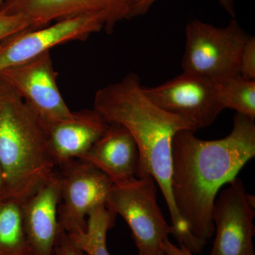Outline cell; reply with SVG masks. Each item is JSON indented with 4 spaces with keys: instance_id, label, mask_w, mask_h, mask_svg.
I'll list each match as a JSON object with an SVG mask.
<instances>
[{
    "instance_id": "6da1fadb",
    "label": "cell",
    "mask_w": 255,
    "mask_h": 255,
    "mask_svg": "<svg viewBox=\"0 0 255 255\" xmlns=\"http://www.w3.org/2000/svg\"><path fill=\"white\" fill-rule=\"evenodd\" d=\"M194 133L183 130L174 135L171 190L189 232L206 242L214 233L212 212L220 189L255 157V120L236 113L232 130L219 140H202Z\"/></svg>"
},
{
    "instance_id": "7a4b0ae2",
    "label": "cell",
    "mask_w": 255,
    "mask_h": 255,
    "mask_svg": "<svg viewBox=\"0 0 255 255\" xmlns=\"http://www.w3.org/2000/svg\"><path fill=\"white\" fill-rule=\"evenodd\" d=\"M140 79L128 74L120 81L96 92L94 109L109 124L124 126L131 133L140 155L137 177L150 174L163 194L172 221V234L191 251L199 246L178 214L171 190L172 143L174 135L183 130L196 132L187 119L162 110L145 95Z\"/></svg>"
},
{
    "instance_id": "3957f363",
    "label": "cell",
    "mask_w": 255,
    "mask_h": 255,
    "mask_svg": "<svg viewBox=\"0 0 255 255\" xmlns=\"http://www.w3.org/2000/svg\"><path fill=\"white\" fill-rule=\"evenodd\" d=\"M57 166L48 130L0 77V171L3 196L23 203L53 177Z\"/></svg>"
},
{
    "instance_id": "277c9868",
    "label": "cell",
    "mask_w": 255,
    "mask_h": 255,
    "mask_svg": "<svg viewBox=\"0 0 255 255\" xmlns=\"http://www.w3.org/2000/svg\"><path fill=\"white\" fill-rule=\"evenodd\" d=\"M183 72L211 80L239 75V60L248 34L236 19L217 27L197 18L186 26Z\"/></svg>"
},
{
    "instance_id": "5b68a950",
    "label": "cell",
    "mask_w": 255,
    "mask_h": 255,
    "mask_svg": "<svg viewBox=\"0 0 255 255\" xmlns=\"http://www.w3.org/2000/svg\"><path fill=\"white\" fill-rule=\"evenodd\" d=\"M150 174L114 184L105 205L128 225L139 253L161 251L172 234L157 201V187Z\"/></svg>"
},
{
    "instance_id": "8992f818",
    "label": "cell",
    "mask_w": 255,
    "mask_h": 255,
    "mask_svg": "<svg viewBox=\"0 0 255 255\" xmlns=\"http://www.w3.org/2000/svg\"><path fill=\"white\" fill-rule=\"evenodd\" d=\"M136 0H4L0 12L22 16L30 29L44 27L51 22L95 16L109 34L119 23L132 18Z\"/></svg>"
},
{
    "instance_id": "52a82bcc",
    "label": "cell",
    "mask_w": 255,
    "mask_h": 255,
    "mask_svg": "<svg viewBox=\"0 0 255 255\" xmlns=\"http://www.w3.org/2000/svg\"><path fill=\"white\" fill-rule=\"evenodd\" d=\"M58 168L60 227L67 234H76L86 229L89 213L96 206L105 204L114 183L100 169L82 159H73Z\"/></svg>"
},
{
    "instance_id": "ba28073f",
    "label": "cell",
    "mask_w": 255,
    "mask_h": 255,
    "mask_svg": "<svg viewBox=\"0 0 255 255\" xmlns=\"http://www.w3.org/2000/svg\"><path fill=\"white\" fill-rule=\"evenodd\" d=\"M0 77L17 92L46 128L73 115L58 88V73L50 51L4 69Z\"/></svg>"
},
{
    "instance_id": "9c48e42d",
    "label": "cell",
    "mask_w": 255,
    "mask_h": 255,
    "mask_svg": "<svg viewBox=\"0 0 255 255\" xmlns=\"http://www.w3.org/2000/svg\"><path fill=\"white\" fill-rule=\"evenodd\" d=\"M255 196L235 178L215 201L212 219L216 236L209 255H255Z\"/></svg>"
},
{
    "instance_id": "30bf717a",
    "label": "cell",
    "mask_w": 255,
    "mask_h": 255,
    "mask_svg": "<svg viewBox=\"0 0 255 255\" xmlns=\"http://www.w3.org/2000/svg\"><path fill=\"white\" fill-rule=\"evenodd\" d=\"M143 90L156 105L187 119L197 130L212 125L223 111L215 95L212 80L187 72L158 86L144 87Z\"/></svg>"
},
{
    "instance_id": "8fae6325",
    "label": "cell",
    "mask_w": 255,
    "mask_h": 255,
    "mask_svg": "<svg viewBox=\"0 0 255 255\" xmlns=\"http://www.w3.org/2000/svg\"><path fill=\"white\" fill-rule=\"evenodd\" d=\"M104 30L95 16H79L55 21L35 29L23 30L0 41V72L36 58L68 42L86 41Z\"/></svg>"
},
{
    "instance_id": "7c38bea8",
    "label": "cell",
    "mask_w": 255,
    "mask_h": 255,
    "mask_svg": "<svg viewBox=\"0 0 255 255\" xmlns=\"http://www.w3.org/2000/svg\"><path fill=\"white\" fill-rule=\"evenodd\" d=\"M60 201V175L57 169L43 187L21 203L23 228L32 255H53L63 231L58 221Z\"/></svg>"
},
{
    "instance_id": "4fadbf2b",
    "label": "cell",
    "mask_w": 255,
    "mask_h": 255,
    "mask_svg": "<svg viewBox=\"0 0 255 255\" xmlns=\"http://www.w3.org/2000/svg\"><path fill=\"white\" fill-rule=\"evenodd\" d=\"M109 125L93 109L73 112L70 118L47 128L57 169L69 161L81 158L105 133Z\"/></svg>"
},
{
    "instance_id": "5bb4252c",
    "label": "cell",
    "mask_w": 255,
    "mask_h": 255,
    "mask_svg": "<svg viewBox=\"0 0 255 255\" xmlns=\"http://www.w3.org/2000/svg\"><path fill=\"white\" fill-rule=\"evenodd\" d=\"M80 159L100 169L114 184H119L137 177L140 155L136 142L128 129L120 124H112Z\"/></svg>"
},
{
    "instance_id": "9a60e30c",
    "label": "cell",
    "mask_w": 255,
    "mask_h": 255,
    "mask_svg": "<svg viewBox=\"0 0 255 255\" xmlns=\"http://www.w3.org/2000/svg\"><path fill=\"white\" fill-rule=\"evenodd\" d=\"M0 255H32L21 203L6 196H0Z\"/></svg>"
},
{
    "instance_id": "2e32d148",
    "label": "cell",
    "mask_w": 255,
    "mask_h": 255,
    "mask_svg": "<svg viewBox=\"0 0 255 255\" xmlns=\"http://www.w3.org/2000/svg\"><path fill=\"white\" fill-rule=\"evenodd\" d=\"M117 215L105 204L96 206L87 216L85 231L68 235L77 248L86 255H111L107 247V233L115 225Z\"/></svg>"
},
{
    "instance_id": "e0dca14e",
    "label": "cell",
    "mask_w": 255,
    "mask_h": 255,
    "mask_svg": "<svg viewBox=\"0 0 255 255\" xmlns=\"http://www.w3.org/2000/svg\"><path fill=\"white\" fill-rule=\"evenodd\" d=\"M215 95L223 109L255 119V80L241 75L212 80Z\"/></svg>"
},
{
    "instance_id": "ac0fdd59",
    "label": "cell",
    "mask_w": 255,
    "mask_h": 255,
    "mask_svg": "<svg viewBox=\"0 0 255 255\" xmlns=\"http://www.w3.org/2000/svg\"><path fill=\"white\" fill-rule=\"evenodd\" d=\"M239 75L249 80H255V38L247 40L239 60Z\"/></svg>"
},
{
    "instance_id": "d6986e66",
    "label": "cell",
    "mask_w": 255,
    "mask_h": 255,
    "mask_svg": "<svg viewBox=\"0 0 255 255\" xmlns=\"http://www.w3.org/2000/svg\"><path fill=\"white\" fill-rule=\"evenodd\" d=\"M28 28L29 24L22 16L0 12V41Z\"/></svg>"
},
{
    "instance_id": "ffe728a7",
    "label": "cell",
    "mask_w": 255,
    "mask_h": 255,
    "mask_svg": "<svg viewBox=\"0 0 255 255\" xmlns=\"http://www.w3.org/2000/svg\"><path fill=\"white\" fill-rule=\"evenodd\" d=\"M157 1H158V0H136L133 10H132V18L147 14L150 8L152 7V5L155 4ZM219 1L221 6L231 16H235L233 0H219Z\"/></svg>"
},
{
    "instance_id": "44dd1931",
    "label": "cell",
    "mask_w": 255,
    "mask_h": 255,
    "mask_svg": "<svg viewBox=\"0 0 255 255\" xmlns=\"http://www.w3.org/2000/svg\"><path fill=\"white\" fill-rule=\"evenodd\" d=\"M53 255H86L73 244L65 231L60 233L54 248Z\"/></svg>"
},
{
    "instance_id": "7402d4cb",
    "label": "cell",
    "mask_w": 255,
    "mask_h": 255,
    "mask_svg": "<svg viewBox=\"0 0 255 255\" xmlns=\"http://www.w3.org/2000/svg\"><path fill=\"white\" fill-rule=\"evenodd\" d=\"M162 249L167 255H194L186 247L175 246L169 239L165 240L162 243Z\"/></svg>"
},
{
    "instance_id": "603a6c76",
    "label": "cell",
    "mask_w": 255,
    "mask_h": 255,
    "mask_svg": "<svg viewBox=\"0 0 255 255\" xmlns=\"http://www.w3.org/2000/svg\"><path fill=\"white\" fill-rule=\"evenodd\" d=\"M138 255H167L163 250L155 252H145V253H138Z\"/></svg>"
},
{
    "instance_id": "cb8c5ba5",
    "label": "cell",
    "mask_w": 255,
    "mask_h": 255,
    "mask_svg": "<svg viewBox=\"0 0 255 255\" xmlns=\"http://www.w3.org/2000/svg\"><path fill=\"white\" fill-rule=\"evenodd\" d=\"M0 196H3L2 180H1V171H0Z\"/></svg>"
},
{
    "instance_id": "d4e9b609",
    "label": "cell",
    "mask_w": 255,
    "mask_h": 255,
    "mask_svg": "<svg viewBox=\"0 0 255 255\" xmlns=\"http://www.w3.org/2000/svg\"><path fill=\"white\" fill-rule=\"evenodd\" d=\"M3 1H4V0H0V6L2 4Z\"/></svg>"
}]
</instances>
